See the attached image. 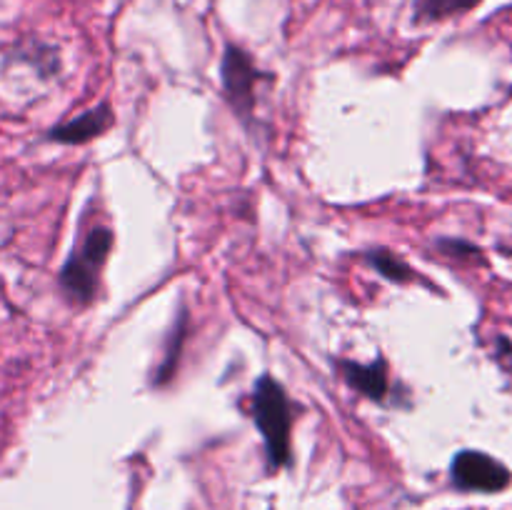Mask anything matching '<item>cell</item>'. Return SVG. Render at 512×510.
I'll use <instances>...</instances> for the list:
<instances>
[{
  "mask_svg": "<svg viewBox=\"0 0 512 510\" xmlns=\"http://www.w3.org/2000/svg\"><path fill=\"white\" fill-rule=\"evenodd\" d=\"M253 420L263 435L270 470L288 468L293 463V403L270 375H260L253 388Z\"/></svg>",
  "mask_w": 512,
  "mask_h": 510,
  "instance_id": "cell-1",
  "label": "cell"
},
{
  "mask_svg": "<svg viewBox=\"0 0 512 510\" xmlns=\"http://www.w3.org/2000/svg\"><path fill=\"white\" fill-rule=\"evenodd\" d=\"M115 235L110 228H93L83 243L70 253L58 273V285L65 298L75 305H90L98 293L100 270L113 250Z\"/></svg>",
  "mask_w": 512,
  "mask_h": 510,
  "instance_id": "cell-2",
  "label": "cell"
},
{
  "mask_svg": "<svg viewBox=\"0 0 512 510\" xmlns=\"http://www.w3.org/2000/svg\"><path fill=\"white\" fill-rule=\"evenodd\" d=\"M270 78H273V75L263 73L240 45H225L223 60H220V83H223V93L225 98H228L230 108H233V113L238 115L245 125L253 123L255 118L258 83Z\"/></svg>",
  "mask_w": 512,
  "mask_h": 510,
  "instance_id": "cell-3",
  "label": "cell"
},
{
  "mask_svg": "<svg viewBox=\"0 0 512 510\" xmlns=\"http://www.w3.org/2000/svg\"><path fill=\"white\" fill-rule=\"evenodd\" d=\"M450 480L463 493L493 495L510 488L512 473L508 465L483 450H460L450 463Z\"/></svg>",
  "mask_w": 512,
  "mask_h": 510,
  "instance_id": "cell-4",
  "label": "cell"
},
{
  "mask_svg": "<svg viewBox=\"0 0 512 510\" xmlns=\"http://www.w3.org/2000/svg\"><path fill=\"white\" fill-rule=\"evenodd\" d=\"M113 123H115V115H113V108H110V103H98L93 105V108L85 110V113L75 115V118L50 128L48 140H55V143H63V145H83V143H90V140L100 138L105 130L113 128Z\"/></svg>",
  "mask_w": 512,
  "mask_h": 510,
  "instance_id": "cell-5",
  "label": "cell"
},
{
  "mask_svg": "<svg viewBox=\"0 0 512 510\" xmlns=\"http://www.w3.org/2000/svg\"><path fill=\"white\" fill-rule=\"evenodd\" d=\"M340 375L345 383L360 395L370 400L383 403L390 393V378H388V363L385 358H375L373 363H355V360H338Z\"/></svg>",
  "mask_w": 512,
  "mask_h": 510,
  "instance_id": "cell-6",
  "label": "cell"
},
{
  "mask_svg": "<svg viewBox=\"0 0 512 510\" xmlns=\"http://www.w3.org/2000/svg\"><path fill=\"white\" fill-rule=\"evenodd\" d=\"M185 338H188V310L183 308V310H180V315H178V323H175V328L170 330V338H168V345H165L163 360H160L158 368H155L153 385L163 388V385H168L170 380L175 378V370H178L180 355H183Z\"/></svg>",
  "mask_w": 512,
  "mask_h": 510,
  "instance_id": "cell-7",
  "label": "cell"
},
{
  "mask_svg": "<svg viewBox=\"0 0 512 510\" xmlns=\"http://www.w3.org/2000/svg\"><path fill=\"white\" fill-rule=\"evenodd\" d=\"M483 0H413V23L428 25L478 8Z\"/></svg>",
  "mask_w": 512,
  "mask_h": 510,
  "instance_id": "cell-8",
  "label": "cell"
},
{
  "mask_svg": "<svg viewBox=\"0 0 512 510\" xmlns=\"http://www.w3.org/2000/svg\"><path fill=\"white\" fill-rule=\"evenodd\" d=\"M365 258H368V263L373 265L385 280H390V283H413V280H418V270L410 268V265L405 263L398 253H393V250L375 248L368 250Z\"/></svg>",
  "mask_w": 512,
  "mask_h": 510,
  "instance_id": "cell-9",
  "label": "cell"
},
{
  "mask_svg": "<svg viewBox=\"0 0 512 510\" xmlns=\"http://www.w3.org/2000/svg\"><path fill=\"white\" fill-rule=\"evenodd\" d=\"M435 248L443 255H450V258H478L480 255V250L475 248L473 243L460 238H440L438 243H435Z\"/></svg>",
  "mask_w": 512,
  "mask_h": 510,
  "instance_id": "cell-10",
  "label": "cell"
}]
</instances>
